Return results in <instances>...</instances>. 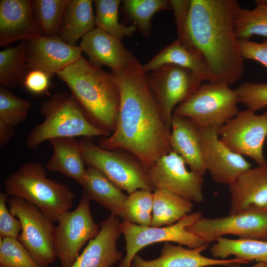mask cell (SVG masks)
I'll list each match as a JSON object with an SVG mask.
<instances>
[{
    "label": "cell",
    "instance_id": "39",
    "mask_svg": "<svg viewBox=\"0 0 267 267\" xmlns=\"http://www.w3.org/2000/svg\"><path fill=\"white\" fill-rule=\"evenodd\" d=\"M240 52L244 59L256 61L267 67V40L262 43L238 40Z\"/></svg>",
    "mask_w": 267,
    "mask_h": 267
},
{
    "label": "cell",
    "instance_id": "3",
    "mask_svg": "<svg viewBox=\"0 0 267 267\" xmlns=\"http://www.w3.org/2000/svg\"><path fill=\"white\" fill-rule=\"evenodd\" d=\"M56 75L68 87L89 122L113 133L120 102L119 87L113 73L82 56Z\"/></svg>",
    "mask_w": 267,
    "mask_h": 267
},
{
    "label": "cell",
    "instance_id": "5",
    "mask_svg": "<svg viewBox=\"0 0 267 267\" xmlns=\"http://www.w3.org/2000/svg\"><path fill=\"white\" fill-rule=\"evenodd\" d=\"M40 111L44 120L36 126L28 136L26 145L31 149H35L44 141L53 138H92L111 134L89 122L71 94L63 92L54 93L41 103Z\"/></svg>",
    "mask_w": 267,
    "mask_h": 267
},
{
    "label": "cell",
    "instance_id": "18",
    "mask_svg": "<svg viewBox=\"0 0 267 267\" xmlns=\"http://www.w3.org/2000/svg\"><path fill=\"white\" fill-rule=\"evenodd\" d=\"M31 0H0V46L41 36Z\"/></svg>",
    "mask_w": 267,
    "mask_h": 267
},
{
    "label": "cell",
    "instance_id": "33",
    "mask_svg": "<svg viewBox=\"0 0 267 267\" xmlns=\"http://www.w3.org/2000/svg\"><path fill=\"white\" fill-rule=\"evenodd\" d=\"M120 0H95V23L101 29L120 40L132 36L136 31L134 25L125 26L120 23L118 17Z\"/></svg>",
    "mask_w": 267,
    "mask_h": 267
},
{
    "label": "cell",
    "instance_id": "30",
    "mask_svg": "<svg viewBox=\"0 0 267 267\" xmlns=\"http://www.w3.org/2000/svg\"><path fill=\"white\" fill-rule=\"evenodd\" d=\"M68 0H32L33 14L41 35L58 36Z\"/></svg>",
    "mask_w": 267,
    "mask_h": 267
},
{
    "label": "cell",
    "instance_id": "10",
    "mask_svg": "<svg viewBox=\"0 0 267 267\" xmlns=\"http://www.w3.org/2000/svg\"><path fill=\"white\" fill-rule=\"evenodd\" d=\"M89 203L82 195L77 207L62 214L54 228L53 245L61 267H71L81 249L99 231V226L92 219Z\"/></svg>",
    "mask_w": 267,
    "mask_h": 267
},
{
    "label": "cell",
    "instance_id": "4",
    "mask_svg": "<svg viewBox=\"0 0 267 267\" xmlns=\"http://www.w3.org/2000/svg\"><path fill=\"white\" fill-rule=\"evenodd\" d=\"M6 193L18 196L36 206L53 222L72 207L74 193L66 184L47 177L40 163L27 162L4 181Z\"/></svg>",
    "mask_w": 267,
    "mask_h": 267
},
{
    "label": "cell",
    "instance_id": "31",
    "mask_svg": "<svg viewBox=\"0 0 267 267\" xmlns=\"http://www.w3.org/2000/svg\"><path fill=\"white\" fill-rule=\"evenodd\" d=\"M252 9L240 8L235 21L237 40H249L253 36L267 37V0H256Z\"/></svg>",
    "mask_w": 267,
    "mask_h": 267
},
{
    "label": "cell",
    "instance_id": "26",
    "mask_svg": "<svg viewBox=\"0 0 267 267\" xmlns=\"http://www.w3.org/2000/svg\"><path fill=\"white\" fill-rule=\"evenodd\" d=\"M91 0H68L58 37L67 44L77 42L94 28L95 15Z\"/></svg>",
    "mask_w": 267,
    "mask_h": 267
},
{
    "label": "cell",
    "instance_id": "21",
    "mask_svg": "<svg viewBox=\"0 0 267 267\" xmlns=\"http://www.w3.org/2000/svg\"><path fill=\"white\" fill-rule=\"evenodd\" d=\"M79 46L93 65L107 66L111 70L126 65L134 56L121 40L96 27L81 39Z\"/></svg>",
    "mask_w": 267,
    "mask_h": 267
},
{
    "label": "cell",
    "instance_id": "29",
    "mask_svg": "<svg viewBox=\"0 0 267 267\" xmlns=\"http://www.w3.org/2000/svg\"><path fill=\"white\" fill-rule=\"evenodd\" d=\"M27 65V42L0 51V84L5 88L23 85L29 72Z\"/></svg>",
    "mask_w": 267,
    "mask_h": 267
},
{
    "label": "cell",
    "instance_id": "24",
    "mask_svg": "<svg viewBox=\"0 0 267 267\" xmlns=\"http://www.w3.org/2000/svg\"><path fill=\"white\" fill-rule=\"evenodd\" d=\"M165 64H174L188 69L203 81L211 82L209 69L202 56L196 50L177 39L142 65V68L148 73Z\"/></svg>",
    "mask_w": 267,
    "mask_h": 267
},
{
    "label": "cell",
    "instance_id": "15",
    "mask_svg": "<svg viewBox=\"0 0 267 267\" xmlns=\"http://www.w3.org/2000/svg\"><path fill=\"white\" fill-rule=\"evenodd\" d=\"M201 139L202 158L212 179L229 185L251 164L243 156L224 145L219 138L216 126H197Z\"/></svg>",
    "mask_w": 267,
    "mask_h": 267
},
{
    "label": "cell",
    "instance_id": "8",
    "mask_svg": "<svg viewBox=\"0 0 267 267\" xmlns=\"http://www.w3.org/2000/svg\"><path fill=\"white\" fill-rule=\"evenodd\" d=\"M202 218L201 212H195L185 215L171 225L163 227L143 226L123 220L120 228L125 239L126 254L118 267H131L133 259L136 253L152 243L171 241L191 249L207 244L199 236L186 230L187 227Z\"/></svg>",
    "mask_w": 267,
    "mask_h": 267
},
{
    "label": "cell",
    "instance_id": "44",
    "mask_svg": "<svg viewBox=\"0 0 267 267\" xmlns=\"http://www.w3.org/2000/svg\"></svg>",
    "mask_w": 267,
    "mask_h": 267
},
{
    "label": "cell",
    "instance_id": "40",
    "mask_svg": "<svg viewBox=\"0 0 267 267\" xmlns=\"http://www.w3.org/2000/svg\"><path fill=\"white\" fill-rule=\"evenodd\" d=\"M50 79L46 73L42 71L31 70L25 78L23 86L33 94H42L47 89Z\"/></svg>",
    "mask_w": 267,
    "mask_h": 267
},
{
    "label": "cell",
    "instance_id": "28",
    "mask_svg": "<svg viewBox=\"0 0 267 267\" xmlns=\"http://www.w3.org/2000/svg\"><path fill=\"white\" fill-rule=\"evenodd\" d=\"M210 248L213 257L225 259L233 255L250 262L256 261L267 264V241L252 239H231L221 237Z\"/></svg>",
    "mask_w": 267,
    "mask_h": 267
},
{
    "label": "cell",
    "instance_id": "6",
    "mask_svg": "<svg viewBox=\"0 0 267 267\" xmlns=\"http://www.w3.org/2000/svg\"><path fill=\"white\" fill-rule=\"evenodd\" d=\"M80 142L86 165L100 170L120 189L129 194L138 189L151 192L155 189L147 171L131 153L122 149H103L89 137H83Z\"/></svg>",
    "mask_w": 267,
    "mask_h": 267
},
{
    "label": "cell",
    "instance_id": "11",
    "mask_svg": "<svg viewBox=\"0 0 267 267\" xmlns=\"http://www.w3.org/2000/svg\"><path fill=\"white\" fill-rule=\"evenodd\" d=\"M147 81L166 126L171 130L175 107L192 95L203 81L191 70L165 64L147 73Z\"/></svg>",
    "mask_w": 267,
    "mask_h": 267
},
{
    "label": "cell",
    "instance_id": "36",
    "mask_svg": "<svg viewBox=\"0 0 267 267\" xmlns=\"http://www.w3.org/2000/svg\"><path fill=\"white\" fill-rule=\"evenodd\" d=\"M0 267H42L16 238L0 237Z\"/></svg>",
    "mask_w": 267,
    "mask_h": 267
},
{
    "label": "cell",
    "instance_id": "12",
    "mask_svg": "<svg viewBox=\"0 0 267 267\" xmlns=\"http://www.w3.org/2000/svg\"><path fill=\"white\" fill-rule=\"evenodd\" d=\"M218 134L232 152L251 158L258 166L267 164L263 153L267 136V111L261 115L248 109L239 111L218 128Z\"/></svg>",
    "mask_w": 267,
    "mask_h": 267
},
{
    "label": "cell",
    "instance_id": "7",
    "mask_svg": "<svg viewBox=\"0 0 267 267\" xmlns=\"http://www.w3.org/2000/svg\"><path fill=\"white\" fill-rule=\"evenodd\" d=\"M238 95L226 82L202 84L173 114L191 119L197 126L220 127L239 112Z\"/></svg>",
    "mask_w": 267,
    "mask_h": 267
},
{
    "label": "cell",
    "instance_id": "19",
    "mask_svg": "<svg viewBox=\"0 0 267 267\" xmlns=\"http://www.w3.org/2000/svg\"><path fill=\"white\" fill-rule=\"evenodd\" d=\"M229 186V214L251 208L267 207V164L249 169Z\"/></svg>",
    "mask_w": 267,
    "mask_h": 267
},
{
    "label": "cell",
    "instance_id": "41",
    "mask_svg": "<svg viewBox=\"0 0 267 267\" xmlns=\"http://www.w3.org/2000/svg\"><path fill=\"white\" fill-rule=\"evenodd\" d=\"M14 126L0 120V146L6 145L14 135Z\"/></svg>",
    "mask_w": 267,
    "mask_h": 267
},
{
    "label": "cell",
    "instance_id": "25",
    "mask_svg": "<svg viewBox=\"0 0 267 267\" xmlns=\"http://www.w3.org/2000/svg\"><path fill=\"white\" fill-rule=\"evenodd\" d=\"M83 195L94 200L111 214L123 218L124 203L128 196L97 168L87 166L81 185Z\"/></svg>",
    "mask_w": 267,
    "mask_h": 267
},
{
    "label": "cell",
    "instance_id": "38",
    "mask_svg": "<svg viewBox=\"0 0 267 267\" xmlns=\"http://www.w3.org/2000/svg\"><path fill=\"white\" fill-rule=\"evenodd\" d=\"M9 196L6 193H0V237L17 238L22 230L20 221L15 218L6 206Z\"/></svg>",
    "mask_w": 267,
    "mask_h": 267
},
{
    "label": "cell",
    "instance_id": "1",
    "mask_svg": "<svg viewBox=\"0 0 267 267\" xmlns=\"http://www.w3.org/2000/svg\"><path fill=\"white\" fill-rule=\"evenodd\" d=\"M111 70L119 87V110L114 131L100 138L98 146L130 152L147 171L160 158L172 151L171 130L162 119L147 73L136 57L134 56L126 65Z\"/></svg>",
    "mask_w": 267,
    "mask_h": 267
},
{
    "label": "cell",
    "instance_id": "14",
    "mask_svg": "<svg viewBox=\"0 0 267 267\" xmlns=\"http://www.w3.org/2000/svg\"><path fill=\"white\" fill-rule=\"evenodd\" d=\"M183 158L174 151L160 158L148 170L155 189H166L196 203L204 200L203 176L188 171Z\"/></svg>",
    "mask_w": 267,
    "mask_h": 267
},
{
    "label": "cell",
    "instance_id": "42",
    "mask_svg": "<svg viewBox=\"0 0 267 267\" xmlns=\"http://www.w3.org/2000/svg\"><path fill=\"white\" fill-rule=\"evenodd\" d=\"M240 264L234 263L228 266V267H241ZM250 267H267V264L262 263L258 262L256 264Z\"/></svg>",
    "mask_w": 267,
    "mask_h": 267
},
{
    "label": "cell",
    "instance_id": "22",
    "mask_svg": "<svg viewBox=\"0 0 267 267\" xmlns=\"http://www.w3.org/2000/svg\"><path fill=\"white\" fill-rule=\"evenodd\" d=\"M170 143L172 151L183 158L191 171L205 174L198 127L191 119L173 114Z\"/></svg>",
    "mask_w": 267,
    "mask_h": 267
},
{
    "label": "cell",
    "instance_id": "20",
    "mask_svg": "<svg viewBox=\"0 0 267 267\" xmlns=\"http://www.w3.org/2000/svg\"><path fill=\"white\" fill-rule=\"evenodd\" d=\"M208 243L197 248L186 249L181 245H174L166 242L160 256L154 260H145L135 255L131 267H206L213 266H228L234 263L248 264L245 260L234 258L217 259L203 256L201 253L209 246Z\"/></svg>",
    "mask_w": 267,
    "mask_h": 267
},
{
    "label": "cell",
    "instance_id": "17",
    "mask_svg": "<svg viewBox=\"0 0 267 267\" xmlns=\"http://www.w3.org/2000/svg\"><path fill=\"white\" fill-rule=\"evenodd\" d=\"M119 218L111 214L100 224L97 235L87 246L71 267H111L122 259L117 247L121 233Z\"/></svg>",
    "mask_w": 267,
    "mask_h": 267
},
{
    "label": "cell",
    "instance_id": "16",
    "mask_svg": "<svg viewBox=\"0 0 267 267\" xmlns=\"http://www.w3.org/2000/svg\"><path fill=\"white\" fill-rule=\"evenodd\" d=\"M26 42L29 71H42L50 78L82 57L79 46L69 45L58 36L41 35Z\"/></svg>",
    "mask_w": 267,
    "mask_h": 267
},
{
    "label": "cell",
    "instance_id": "13",
    "mask_svg": "<svg viewBox=\"0 0 267 267\" xmlns=\"http://www.w3.org/2000/svg\"><path fill=\"white\" fill-rule=\"evenodd\" d=\"M186 230L209 244L226 234L267 241V212L253 208L224 217L202 218Z\"/></svg>",
    "mask_w": 267,
    "mask_h": 267
},
{
    "label": "cell",
    "instance_id": "34",
    "mask_svg": "<svg viewBox=\"0 0 267 267\" xmlns=\"http://www.w3.org/2000/svg\"><path fill=\"white\" fill-rule=\"evenodd\" d=\"M153 192L137 190L128 196L123 206V220L143 226H150Z\"/></svg>",
    "mask_w": 267,
    "mask_h": 267
},
{
    "label": "cell",
    "instance_id": "43",
    "mask_svg": "<svg viewBox=\"0 0 267 267\" xmlns=\"http://www.w3.org/2000/svg\"><path fill=\"white\" fill-rule=\"evenodd\" d=\"M263 209H264L267 212V207Z\"/></svg>",
    "mask_w": 267,
    "mask_h": 267
},
{
    "label": "cell",
    "instance_id": "37",
    "mask_svg": "<svg viewBox=\"0 0 267 267\" xmlns=\"http://www.w3.org/2000/svg\"><path fill=\"white\" fill-rule=\"evenodd\" d=\"M234 89L248 110L256 112L267 107V84L245 82Z\"/></svg>",
    "mask_w": 267,
    "mask_h": 267
},
{
    "label": "cell",
    "instance_id": "9",
    "mask_svg": "<svg viewBox=\"0 0 267 267\" xmlns=\"http://www.w3.org/2000/svg\"><path fill=\"white\" fill-rule=\"evenodd\" d=\"M7 203L11 214L20 221L22 230L17 239L35 262L47 267L55 260L53 222L36 206L23 198L11 196Z\"/></svg>",
    "mask_w": 267,
    "mask_h": 267
},
{
    "label": "cell",
    "instance_id": "32",
    "mask_svg": "<svg viewBox=\"0 0 267 267\" xmlns=\"http://www.w3.org/2000/svg\"><path fill=\"white\" fill-rule=\"evenodd\" d=\"M122 6L126 16L145 37L150 34L153 16L172 9L171 0H125Z\"/></svg>",
    "mask_w": 267,
    "mask_h": 267
},
{
    "label": "cell",
    "instance_id": "35",
    "mask_svg": "<svg viewBox=\"0 0 267 267\" xmlns=\"http://www.w3.org/2000/svg\"><path fill=\"white\" fill-rule=\"evenodd\" d=\"M32 107L28 100L20 98L3 86H0V120L13 126L27 118Z\"/></svg>",
    "mask_w": 267,
    "mask_h": 267
},
{
    "label": "cell",
    "instance_id": "23",
    "mask_svg": "<svg viewBox=\"0 0 267 267\" xmlns=\"http://www.w3.org/2000/svg\"><path fill=\"white\" fill-rule=\"evenodd\" d=\"M48 141L52 147L53 154L46 168L50 171L71 178L82 185L87 168L80 140L75 137H62Z\"/></svg>",
    "mask_w": 267,
    "mask_h": 267
},
{
    "label": "cell",
    "instance_id": "2",
    "mask_svg": "<svg viewBox=\"0 0 267 267\" xmlns=\"http://www.w3.org/2000/svg\"><path fill=\"white\" fill-rule=\"evenodd\" d=\"M240 6L236 0H190L188 11L175 15L178 38L206 64L210 83L232 84L241 79L244 59L235 34Z\"/></svg>",
    "mask_w": 267,
    "mask_h": 267
},
{
    "label": "cell",
    "instance_id": "27",
    "mask_svg": "<svg viewBox=\"0 0 267 267\" xmlns=\"http://www.w3.org/2000/svg\"><path fill=\"white\" fill-rule=\"evenodd\" d=\"M192 207V201L189 200L165 188L155 189L150 226L171 225L190 214Z\"/></svg>",
    "mask_w": 267,
    "mask_h": 267
}]
</instances>
